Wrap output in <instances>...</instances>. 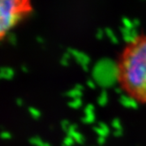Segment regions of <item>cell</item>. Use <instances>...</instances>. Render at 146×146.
Masks as SVG:
<instances>
[{
	"label": "cell",
	"instance_id": "6da1fadb",
	"mask_svg": "<svg viewBox=\"0 0 146 146\" xmlns=\"http://www.w3.org/2000/svg\"><path fill=\"white\" fill-rule=\"evenodd\" d=\"M115 74L121 89L135 102L146 104V34L132 38L116 61Z\"/></svg>",
	"mask_w": 146,
	"mask_h": 146
},
{
	"label": "cell",
	"instance_id": "7a4b0ae2",
	"mask_svg": "<svg viewBox=\"0 0 146 146\" xmlns=\"http://www.w3.org/2000/svg\"><path fill=\"white\" fill-rule=\"evenodd\" d=\"M32 11V0H0V39Z\"/></svg>",
	"mask_w": 146,
	"mask_h": 146
}]
</instances>
